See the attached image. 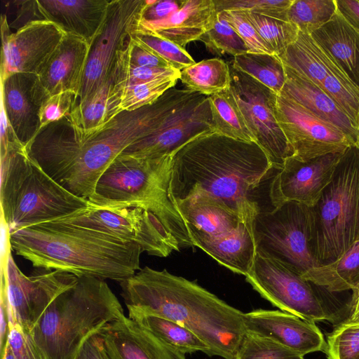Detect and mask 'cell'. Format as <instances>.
Masks as SVG:
<instances>
[{"label": "cell", "mask_w": 359, "mask_h": 359, "mask_svg": "<svg viewBox=\"0 0 359 359\" xmlns=\"http://www.w3.org/2000/svg\"><path fill=\"white\" fill-rule=\"evenodd\" d=\"M189 91L172 87L154 103L122 111L102 129L76 139L52 123L26 147L29 156L71 193L87 200L109 165L136 141L166 131Z\"/></svg>", "instance_id": "6da1fadb"}, {"label": "cell", "mask_w": 359, "mask_h": 359, "mask_svg": "<svg viewBox=\"0 0 359 359\" xmlns=\"http://www.w3.org/2000/svg\"><path fill=\"white\" fill-rule=\"evenodd\" d=\"M272 170L256 142L204 133L172 154L170 196L175 203L209 196L244 219L253 218L261 210L254 193Z\"/></svg>", "instance_id": "7a4b0ae2"}, {"label": "cell", "mask_w": 359, "mask_h": 359, "mask_svg": "<svg viewBox=\"0 0 359 359\" xmlns=\"http://www.w3.org/2000/svg\"><path fill=\"white\" fill-rule=\"evenodd\" d=\"M120 285L128 313L175 321L207 344L208 355L236 358L246 332L244 313L196 282L145 266Z\"/></svg>", "instance_id": "3957f363"}, {"label": "cell", "mask_w": 359, "mask_h": 359, "mask_svg": "<svg viewBox=\"0 0 359 359\" xmlns=\"http://www.w3.org/2000/svg\"><path fill=\"white\" fill-rule=\"evenodd\" d=\"M12 250L46 270L121 282L140 269L141 247L86 227L50 221L10 233Z\"/></svg>", "instance_id": "277c9868"}, {"label": "cell", "mask_w": 359, "mask_h": 359, "mask_svg": "<svg viewBox=\"0 0 359 359\" xmlns=\"http://www.w3.org/2000/svg\"><path fill=\"white\" fill-rule=\"evenodd\" d=\"M124 316L104 280L80 277L50 303L29 333L48 359H78L91 337Z\"/></svg>", "instance_id": "5b68a950"}, {"label": "cell", "mask_w": 359, "mask_h": 359, "mask_svg": "<svg viewBox=\"0 0 359 359\" xmlns=\"http://www.w3.org/2000/svg\"><path fill=\"white\" fill-rule=\"evenodd\" d=\"M172 154L154 158L119 155L100 177L90 204L103 210L139 207L156 215L180 248L194 246L170 192Z\"/></svg>", "instance_id": "8992f818"}, {"label": "cell", "mask_w": 359, "mask_h": 359, "mask_svg": "<svg viewBox=\"0 0 359 359\" xmlns=\"http://www.w3.org/2000/svg\"><path fill=\"white\" fill-rule=\"evenodd\" d=\"M0 201L10 233L65 217L90 205L48 175L25 147L1 154Z\"/></svg>", "instance_id": "52a82bcc"}, {"label": "cell", "mask_w": 359, "mask_h": 359, "mask_svg": "<svg viewBox=\"0 0 359 359\" xmlns=\"http://www.w3.org/2000/svg\"><path fill=\"white\" fill-rule=\"evenodd\" d=\"M316 255L332 262L359 241V148L344 154L330 184L313 208Z\"/></svg>", "instance_id": "ba28073f"}, {"label": "cell", "mask_w": 359, "mask_h": 359, "mask_svg": "<svg viewBox=\"0 0 359 359\" xmlns=\"http://www.w3.org/2000/svg\"><path fill=\"white\" fill-rule=\"evenodd\" d=\"M257 253L287 264L300 273L323 264L314 247L313 208L287 201L259 210L253 219Z\"/></svg>", "instance_id": "9c48e42d"}, {"label": "cell", "mask_w": 359, "mask_h": 359, "mask_svg": "<svg viewBox=\"0 0 359 359\" xmlns=\"http://www.w3.org/2000/svg\"><path fill=\"white\" fill-rule=\"evenodd\" d=\"M245 276L255 290L282 311L315 323L334 319L311 283L287 264L257 253Z\"/></svg>", "instance_id": "30bf717a"}, {"label": "cell", "mask_w": 359, "mask_h": 359, "mask_svg": "<svg viewBox=\"0 0 359 359\" xmlns=\"http://www.w3.org/2000/svg\"><path fill=\"white\" fill-rule=\"evenodd\" d=\"M86 227L135 243L150 255L166 257L180 247L160 219L139 207L103 210L90 204L65 217L54 220Z\"/></svg>", "instance_id": "8fae6325"}, {"label": "cell", "mask_w": 359, "mask_h": 359, "mask_svg": "<svg viewBox=\"0 0 359 359\" xmlns=\"http://www.w3.org/2000/svg\"><path fill=\"white\" fill-rule=\"evenodd\" d=\"M148 0L109 1L105 20L90 44L77 102L89 101L109 79L118 51L142 19Z\"/></svg>", "instance_id": "7c38bea8"}, {"label": "cell", "mask_w": 359, "mask_h": 359, "mask_svg": "<svg viewBox=\"0 0 359 359\" xmlns=\"http://www.w3.org/2000/svg\"><path fill=\"white\" fill-rule=\"evenodd\" d=\"M231 90L255 142L264 151L274 170L292 156L276 116L278 95L230 63Z\"/></svg>", "instance_id": "4fadbf2b"}, {"label": "cell", "mask_w": 359, "mask_h": 359, "mask_svg": "<svg viewBox=\"0 0 359 359\" xmlns=\"http://www.w3.org/2000/svg\"><path fill=\"white\" fill-rule=\"evenodd\" d=\"M275 113L292 151L290 158L298 161L344 153L355 145L339 128L282 94L277 96Z\"/></svg>", "instance_id": "5bb4252c"}, {"label": "cell", "mask_w": 359, "mask_h": 359, "mask_svg": "<svg viewBox=\"0 0 359 359\" xmlns=\"http://www.w3.org/2000/svg\"><path fill=\"white\" fill-rule=\"evenodd\" d=\"M10 326L20 325L30 332L50 303L77 281L76 276L60 270L41 269L30 276L24 274L8 257L6 273Z\"/></svg>", "instance_id": "9a60e30c"}, {"label": "cell", "mask_w": 359, "mask_h": 359, "mask_svg": "<svg viewBox=\"0 0 359 359\" xmlns=\"http://www.w3.org/2000/svg\"><path fill=\"white\" fill-rule=\"evenodd\" d=\"M1 29V80L15 73L36 75L67 34L47 20L30 21L11 33L5 15Z\"/></svg>", "instance_id": "2e32d148"}, {"label": "cell", "mask_w": 359, "mask_h": 359, "mask_svg": "<svg viewBox=\"0 0 359 359\" xmlns=\"http://www.w3.org/2000/svg\"><path fill=\"white\" fill-rule=\"evenodd\" d=\"M344 153L330 154L307 162L287 158L270 184L273 205L294 201L314 208L332 182Z\"/></svg>", "instance_id": "e0dca14e"}, {"label": "cell", "mask_w": 359, "mask_h": 359, "mask_svg": "<svg viewBox=\"0 0 359 359\" xmlns=\"http://www.w3.org/2000/svg\"><path fill=\"white\" fill-rule=\"evenodd\" d=\"M89 51L90 43L86 40L66 34L35 75L31 94L39 108L46 99L62 92H72L78 100Z\"/></svg>", "instance_id": "ac0fdd59"}, {"label": "cell", "mask_w": 359, "mask_h": 359, "mask_svg": "<svg viewBox=\"0 0 359 359\" xmlns=\"http://www.w3.org/2000/svg\"><path fill=\"white\" fill-rule=\"evenodd\" d=\"M246 332L269 337L304 357L327 349V342L315 323L278 310L255 309L243 313Z\"/></svg>", "instance_id": "d6986e66"}, {"label": "cell", "mask_w": 359, "mask_h": 359, "mask_svg": "<svg viewBox=\"0 0 359 359\" xmlns=\"http://www.w3.org/2000/svg\"><path fill=\"white\" fill-rule=\"evenodd\" d=\"M99 334L108 359H186L185 354L126 316Z\"/></svg>", "instance_id": "ffe728a7"}, {"label": "cell", "mask_w": 359, "mask_h": 359, "mask_svg": "<svg viewBox=\"0 0 359 359\" xmlns=\"http://www.w3.org/2000/svg\"><path fill=\"white\" fill-rule=\"evenodd\" d=\"M217 10L213 0H187L168 19L140 22L135 32L154 34L185 48L199 40L214 25Z\"/></svg>", "instance_id": "44dd1931"}, {"label": "cell", "mask_w": 359, "mask_h": 359, "mask_svg": "<svg viewBox=\"0 0 359 359\" xmlns=\"http://www.w3.org/2000/svg\"><path fill=\"white\" fill-rule=\"evenodd\" d=\"M41 20L52 21L66 33L79 36L90 44L103 24L107 0H37Z\"/></svg>", "instance_id": "7402d4cb"}, {"label": "cell", "mask_w": 359, "mask_h": 359, "mask_svg": "<svg viewBox=\"0 0 359 359\" xmlns=\"http://www.w3.org/2000/svg\"><path fill=\"white\" fill-rule=\"evenodd\" d=\"M175 204L194 246L223 236L246 220L206 196H193Z\"/></svg>", "instance_id": "603a6c76"}, {"label": "cell", "mask_w": 359, "mask_h": 359, "mask_svg": "<svg viewBox=\"0 0 359 359\" xmlns=\"http://www.w3.org/2000/svg\"><path fill=\"white\" fill-rule=\"evenodd\" d=\"M284 68L286 79L280 94L293 100L316 116L339 128L356 144L359 142V128L338 104L309 79L285 65Z\"/></svg>", "instance_id": "cb8c5ba5"}, {"label": "cell", "mask_w": 359, "mask_h": 359, "mask_svg": "<svg viewBox=\"0 0 359 359\" xmlns=\"http://www.w3.org/2000/svg\"><path fill=\"white\" fill-rule=\"evenodd\" d=\"M121 92L111 70L107 81L89 101L75 105L67 117L56 123L76 139L92 135L123 111Z\"/></svg>", "instance_id": "d4e9b609"}, {"label": "cell", "mask_w": 359, "mask_h": 359, "mask_svg": "<svg viewBox=\"0 0 359 359\" xmlns=\"http://www.w3.org/2000/svg\"><path fill=\"white\" fill-rule=\"evenodd\" d=\"M35 75L15 73L1 80V102L18 140L27 147L39 132V107L31 88Z\"/></svg>", "instance_id": "484cf974"}, {"label": "cell", "mask_w": 359, "mask_h": 359, "mask_svg": "<svg viewBox=\"0 0 359 359\" xmlns=\"http://www.w3.org/2000/svg\"><path fill=\"white\" fill-rule=\"evenodd\" d=\"M254 218L242 222L229 233L201 243L197 247L233 272L246 276L257 255L252 224Z\"/></svg>", "instance_id": "4316f807"}, {"label": "cell", "mask_w": 359, "mask_h": 359, "mask_svg": "<svg viewBox=\"0 0 359 359\" xmlns=\"http://www.w3.org/2000/svg\"><path fill=\"white\" fill-rule=\"evenodd\" d=\"M311 35L327 50L359 86V31L339 9L329 22Z\"/></svg>", "instance_id": "83f0119b"}, {"label": "cell", "mask_w": 359, "mask_h": 359, "mask_svg": "<svg viewBox=\"0 0 359 359\" xmlns=\"http://www.w3.org/2000/svg\"><path fill=\"white\" fill-rule=\"evenodd\" d=\"M320 50L323 67L316 85L331 97L359 128V86L321 45Z\"/></svg>", "instance_id": "f1b7e54d"}, {"label": "cell", "mask_w": 359, "mask_h": 359, "mask_svg": "<svg viewBox=\"0 0 359 359\" xmlns=\"http://www.w3.org/2000/svg\"><path fill=\"white\" fill-rule=\"evenodd\" d=\"M302 277L330 292L352 290L359 282V241L338 259L312 268Z\"/></svg>", "instance_id": "f546056e"}, {"label": "cell", "mask_w": 359, "mask_h": 359, "mask_svg": "<svg viewBox=\"0 0 359 359\" xmlns=\"http://www.w3.org/2000/svg\"><path fill=\"white\" fill-rule=\"evenodd\" d=\"M128 317L149 330L175 350L186 354L202 351L208 354L207 344L187 327L158 316L130 312Z\"/></svg>", "instance_id": "4dcf8cb0"}, {"label": "cell", "mask_w": 359, "mask_h": 359, "mask_svg": "<svg viewBox=\"0 0 359 359\" xmlns=\"http://www.w3.org/2000/svg\"><path fill=\"white\" fill-rule=\"evenodd\" d=\"M180 80L187 89L202 95L219 93L231 87L229 65L219 57L203 60L180 71Z\"/></svg>", "instance_id": "1f68e13d"}, {"label": "cell", "mask_w": 359, "mask_h": 359, "mask_svg": "<svg viewBox=\"0 0 359 359\" xmlns=\"http://www.w3.org/2000/svg\"><path fill=\"white\" fill-rule=\"evenodd\" d=\"M208 100L215 132L233 139L255 142L231 87L229 90L208 96Z\"/></svg>", "instance_id": "d6a6232c"}, {"label": "cell", "mask_w": 359, "mask_h": 359, "mask_svg": "<svg viewBox=\"0 0 359 359\" xmlns=\"http://www.w3.org/2000/svg\"><path fill=\"white\" fill-rule=\"evenodd\" d=\"M230 64L277 95L281 93L286 77L284 65L278 56L248 52L233 57Z\"/></svg>", "instance_id": "836d02e7"}, {"label": "cell", "mask_w": 359, "mask_h": 359, "mask_svg": "<svg viewBox=\"0 0 359 359\" xmlns=\"http://www.w3.org/2000/svg\"><path fill=\"white\" fill-rule=\"evenodd\" d=\"M270 51L279 57L298 37L299 29L294 24L243 11Z\"/></svg>", "instance_id": "e575fe53"}, {"label": "cell", "mask_w": 359, "mask_h": 359, "mask_svg": "<svg viewBox=\"0 0 359 359\" xmlns=\"http://www.w3.org/2000/svg\"><path fill=\"white\" fill-rule=\"evenodd\" d=\"M337 9L336 0H294L288 21L300 32L312 34L332 19Z\"/></svg>", "instance_id": "d590c367"}, {"label": "cell", "mask_w": 359, "mask_h": 359, "mask_svg": "<svg viewBox=\"0 0 359 359\" xmlns=\"http://www.w3.org/2000/svg\"><path fill=\"white\" fill-rule=\"evenodd\" d=\"M206 48L213 54H229L233 57L248 53L245 43L222 17L217 13L213 27L199 39Z\"/></svg>", "instance_id": "8d00e7d4"}, {"label": "cell", "mask_w": 359, "mask_h": 359, "mask_svg": "<svg viewBox=\"0 0 359 359\" xmlns=\"http://www.w3.org/2000/svg\"><path fill=\"white\" fill-rule=\"evenodd\" d=\"M179 79L163 78L124 87L121 96V109L133 111L154 103L168 89L175 87Z\"/></svg>", "instance_id": "74e56055"}, {"label": "cell", "mask_w": 359, "mask_h": 359, "mask_svg": "<svg viewBox=\"0 0 359 359\" xmlns=\"http://www.w3.org/2000/svg\"><path fill=\"white\" fill-rule=\"evenodd\" d=\"M304 358L269 337L246 332L235 359H303Z\"/></svg>", "instance_id": "f35d334b"}, {"label": "cell", "mask_w": 359, "mask_h": 359, "mask_svg": "<svg viewBox=\"0 0 359 359\" xmlns=\"http://www.w3.org/2000/svg\"><path fill=\"white\" fill-rule=\"evenodd\" d=\"M130 37L165 60L172 68L182 71L196 63L185 48L154 34L134 32Z\"/></svg>", "instance_id": "ab89813d"}, {"label": "cell", "mask_w": 359, "mask_h": 359, "mask_svg": "<svg viewBox=\"0 0 359 359\" xmlns=\"http://www.w3.org/2000/svg\"><path fill=\"white\" fill-rule=\"evenodd\" d=\"M328 359H355L359 354V323H342L327 334Z\"/></svg>", "instance_id": "60d3db41"}, {"label": "cell", "mask_w": 359, "mask_h": 359, "mask_svg": "<svg viewBox=\"0 0 359 359\" xmlns=\"http://www.w3.org/2000/svg\"><path fill=\"white\" fill-rule=\"evenodd\" d=\"M217 12L247 11L271 18L288 21V11L294 0H213Z\"/></svg>", "instance_id": "b9f144b4"}, {"label": "cell", "mask_w": 359, "mask_h": 359, "mask_svg": "<svg viewBox=\"0 0 359 359\" xmlns=\"http://www.w3.org/2000/svg\"><path fill=\"white\" fill-rule=\"evenodd\" d=\"M218 13H221L244 41L249 53L273 54L243 11L227 10Z\"/></svg>", "instance_id": "7bdbcfd3"}, {"label": "cell", "mask_w": 359, "mask_h": 359, "mask_svg": "<svg viewBox=\"0 0 359 359\" xmlns=\"http://www.w3.org/2000/svg\"><path fill=\"white\" fill-rule=\"evenodd\" d=\"M76 102V95L70 91L62 92L46 99L38 111L39 132L50 123L67 117Z\"/></svg>", "instance_id": "ee69618b"}, {"label": "cell", "mask_w": 359, "mask_h": 359, "mask_svg": "<svg viewBox=\"0 0 359 359\" xmlns=\"http://www.w3.org/2000/svg\"><path fill=\"white\" fill-rule=\"evenodd\" d=\"M8 344L17 359H48L30 333L18 324L10 326Z\"/></svg>", "instance_id": "f6af8a7d"}, {"label": "cell", "mask_w": 359, "mask_h": 359, "mask_svg": "<svg viewBox=\"0 0 359 359\" xmlns=\"http://www.w3.org/2000/svg\"><path fill=\"white\" fill-rule=\"evenodd\" d=\"M128 55L130 62L135 66L150 68H172L157 54L134 41L130 35L128 43Z\"/></svg>", "instance_id": "bcb514c9"}, {"label": "cell", "mask_w": 359, "mask_h": 359, "mask_svg": "<svg viewBox=\"0 0 359 359\" xmlns=\"http://www.w3.org/2000/svg\"><path fill=\"white\" fill-rule=\"evenodd\" d=\"M184 1L148 0L142 20L158 22L168 19L182 6Z\"/></svg>", "instance_id": "7dc6e473"}, {"label": "cell", "mask_w": 359, "mask_h": 359, "mask_svg": "<svg viewBox=\"0 0 359 359\" xmlns=\"http://www.w3.org/2000/svg\"><path fill=\"white\" fill-rule=\"evenodd\" d=\"M10 332L9 304L6 290V283L4 275H1L0 286V355H4L8 344Z\"/></svg>", "instance_id": "c3c4849f"}, {"label": "cell", "mask_w": 359, "mask_h": 359, "mask_svg": "<svg viewBox=\"0 0 359 359\" xmlns=\"http://www.w3.org/2000/svg\"><path fill=\"white\" fill-rule=\"evenodd\" d=\"M78 359H108L99 334L91 337L86 342Z\"/></svg>", "instance_id": "681fc988"}, {"label": "cell", "mask_w": 359, "mask_h": 359, "mask_svg": "<svg viewBox=\"0 0 359 359\" xmlns=\"http://www.w3.org/2000/svg\"><path fill=\"white\" fill-rule=\"evenodd\" d=\"M336 3L344 17L359 31V0H336Z\"/></svg>", "instance_id": "f907efd6"}, {"label": "cell", "mask_w": 359, "mask_h": 359, "mask_svg": "<svg viewBox=\"0 0 359 359\" xmlns=\"http://www.w3.org/2000/svg\"><path fill=\"white\" fill-rule=\"evenodd\" d=\"M352 296L349 304L348 323H359V282L352 290Z\"/></svg>", "instance_id": "816d5d0a"}, {"label": "cell", "mask_w": 359, "mask_h": 359, "mask_svg": "<svg viewBox=\"0 0 359 359\" xmlns=\"http://www.w3.org/2000/svg\"><path fill=\"white\" fill-rule=\"evenodd\" d=\"M1 359H17L8 344L6 347L4 355Z\"/></svg>", "instance_id": "f5cc1de1"}, {"label": "cell", "mask_w": 359, "mask_h": 359, "mask_svg": "<svg viewBox=\"0 0 359 359\" xmlns=\"http://www.w3.org/2000/svg\"><path fill=\"white\" fill-rule=\"evenodd\" d=\"M355 359H359V354L355 357Z\"/></svg>", "instance_id": "db71d44e"}, {"label": "cell", "mask_w": 359, "mask_h": 359, "mask_svg": "<svg viewBox=\"0 0 359 359\" xmlns=\"http://www.w3.org/2000/svg\"><path fill=\"white\" fill-rule=\"evenodd\" d=\"M356 145L358 146V147L359 148V142L356 144Z\"/></svg>", "instance_id": "11a10c76"}, {"label": "cell", "mask_w": 359, "mask_h": 359, "mask_svg": "<svg viewBox=\"0 0 359 359\" xmlns=\"http://www.w3.org/2000/svg\"><path fill=\"white\" fill-rule=\"evenodd\" d=\"M303 359H304V358Z\"/></svg>", "instance_id": "9f6ffc18"}]
</instances>
